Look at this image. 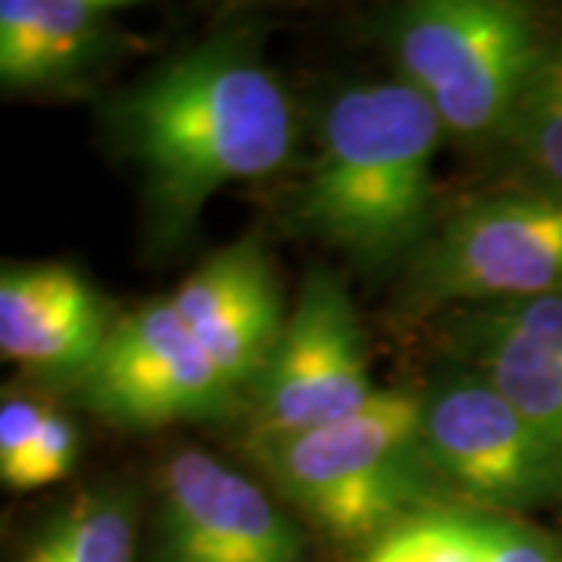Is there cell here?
Listing matches in <instances>:
<instances>
[{"label": "cell", "mask_w": 562, "mask_h": 562, "mask_svg": "<svg viewBox=\"0 0 562 562\" xmlns=\"http://www.w3.org/2000/svg\"><path fill=\"white\" fill-rule=\"evenodd\" d=\"M443 125L406 81H366L325 110L297 220L360 266H384L425 244L431 160Z\"/></svg>", "instance_id": "7a4b0ae2"}, {"label": "cell", "mask_w": 562, "mask_h": 562, "mask_svg": "<svg viewBox=\"0 0 562 562\" xmlns=\"http://www.w3.org/2000/svg\"><path fill=\"white\" fill-rule=\"evenodd\" d=\"M425 443L447 487L491 509L562 497V450L482 375L425 397Z\"/></svg>", "instance_id": "52a82bcc"}, {"label": "cell", "mask_w": 562, "mask_h": 562, "mask_svg": "<svg viewBox=\"0 0 562 562\" xmlns=\"http://www.w3.org/2000/svg\"><path fill=\"white\" fill-rule=\"evenodd\" d=\"M79 384L98 413L125 425L210 419L238 394L169 297L113 322L101 357Z\"/></svg>", "instance_id": "ba28073f"}, {"label": "cell", "mask_w": 562, "mask_h": 562, "mask_svg": "<svg viewBox=\"0 0 562 562\" xmlns=\"http://www.w3.org/2000/svg\"><path fill=\"white\" fill-rule=\"evenodd\" d=\"M472 372L562 450V291L475 310L460 331Z\"/></svg>", "instance_id": "7c38bea8"}, {"label": "cell", "mask_w": 562, "mask_h": 562, "mask_svg": "<svg viewBox=\"0 0 562 562\" xmlns=\"http://www.w3.org/2000/svg\"><path fill=\"white\" fill-rule=\"evenodd\" d=\"M503 138L547 188L562 191V38L547 41L525 79Z\"/></svg>", "instance_id": "2e32d148"}, {"label": "cell", "mask_w": 562, "mask_h": 562, "mask_svg": "<svg viewBox=\"0 0 562 562\" xmlns=\"http://www.w3.org/2000/svg\"><path fill=\"white\" fill-rule=\"evenodd\" d=\"M366 562H562V541L506 516L431 509L375 543Z\"/></svg>", "instance_id": "5bb4252c"}, {"label": "cell", "mask_w": 562, "mask_h": 562, "mask_svg": "<svg viewBox=\"0 0 562 562\" xmlns=\"http://www.w3.org/2000/svg\"><path fill=\"white\" fill-rule=\"evenodd\" d=\"M113 322L101 294L66 262L3 266L0 353L47 379L81 382Z\"/></svg>", "instance_id": "8fae6325"}, {"label": "cell", "mask_w": 562, "mask_h": 562, "mask_svg": "<svg viewBox=\"0 0 562 562\" xmlns=\"http://www.w3.org/2000/svg\"><path fill=\"white\" fill-rule=\"evenodd\" d=\"M543 44L531 13L509 0L413 3L394 29L403 81L457 138L503 135Z\"/></svg>", "instance_id": "277c9868"}, {"label": "cell", "mask_w": 562, "mask_h": 562, "mask_svg": "<svg viewBox=\"0 0 562 562\" xmlns=\"http://www.w3.org/2000/svg\"><path fill=\"white\" fill-rule=\"evenodd\" d=\"M120 0H3L0 79L7 88L63 85L98 57Z\"/></svg>", "instance_id": "4fadbf2b"}, {"label": "cell", "mask_w": 562, "mask_h": 562, "mask_svg": "<svg viewBox=\"0 0 562 562\" xmlns=\"http://www.w3.org/2000/svg\"><path fill=\"white\" fill-rule=\"evenodd\" d=\"M254 394L257 447L347 419L379 394L357 306L338 276H306Z\"/></svg>", "instance_id": "5b68a950"}, {"label": "cell", "mask_w": 562, "mask_h": 562, "mask_svg": "<svg viewBox=\"0 0 562 562\" xmlns=\"http://www.w3.org/2000/svg\"><path fill=\"white\" fill-rule=\"evenodd\" d=\"M76 453H79L76 425L63 413L47 409L44 422H41L38 441L32 447V457L25 460L16 482L10 484V491H35V487L63 482L76 465Z\"/></svg>", "instance_id": "e0dca14e"}, {"label": "cell", "mask_w": 562, "mask_h": 562, "mask_svg": "<svg viewBox=\"0 0 562 562\" xmlns=\"http://www.w3.org/2000/svg\"><path fill=\"white\" fill-rule=\"evenodd\" d=\"M428 301L516 303L562 291V191L538 188L460 210L422 247Z\"/></svg>", "instance_id": "8992f818"}, {"label": "cell", "mask_w": 562, "mask_h": 562, "mask_svg": "<svg viewBox=\"0 0 562 562\" xmlns=\"http://www.w3.org/2000/svg\"><path fill=\"white\" fill-rule=\"evenodd\" d=\"M44 413L47 406L25 397H7L0 406V479L7 487L16 482L25 460L32 457Z\"/></svg>", "instance_id": "ac0fdd59"}, {"label": "cell", "mask_w": 562, "mask_h": 562, "mask_svg": "<svg viewBox=\"0 0 562 562\" xmlns=\"http://www.w3.org/2000/svg\"><path fill=\"white\" fill-rule=\"evenodd\" d=\"M162 232H181L225 184L276 172L294 147V110L241 32L160 66L113 110Z\"/></svg>", "instance_id": "6da1fadb"}, {"label": "cell", "mask_w": 562, "mask_h": 562, "mask_svg": "<svg viewBox=\"0 0 562 562\" xmlns=\"http://www.w3.org/2000/svg\"><path fill=\"white\" fill-rule=\"evenodd\" d=\"M281 491L341 541H384L438 509L441 475L425 443V397L379 391L360 413L260 443Z\"/></svg>", "instance_id": "3957f363"}, {"label": "cell", "mask_w": 562, "mask_h": 562, "mask_svg": "<svg viewBox=\"0 0 562 562\" xmlns=\"http://www.w3.org/2000/svg\"><path fill=\"white\" fill-rule=\"evenodd\" d=\"M20 562H135V509L120 491L72 501L22 550Z\"/></svg>", "instance_id": "9a60e30c"}, {"label": "cell", "mask_w": 562, "mask_h": 562, "mask_svg": "<svg viewBox=\"0 0 562 562\" xmlns=\"http://www.w3.org/2000/svg\"><path fill=\"white\" fill-rule=\"evenodd\" d=\"M162 562H301V538L260 484L181 450L162 479Z\"/></svg>", "instance_id": "9c48e42d"}, {"label": "cell", "mask_w": 562, "mask_h": 562, "mask_svg": "<svg viewBox=\"0 0 562 562\" xmlns=\"http://www.w3.org/2000/svg\"><path fill=\"white\" fill-rule=\"evenodd\" d=\"M169 303L225 382L235 391L257 387L284 331L279 281L260 244L241 241L220 250L181 281Z\"/></svg>", "instance_id": "30bf717a"}]
</instances>
